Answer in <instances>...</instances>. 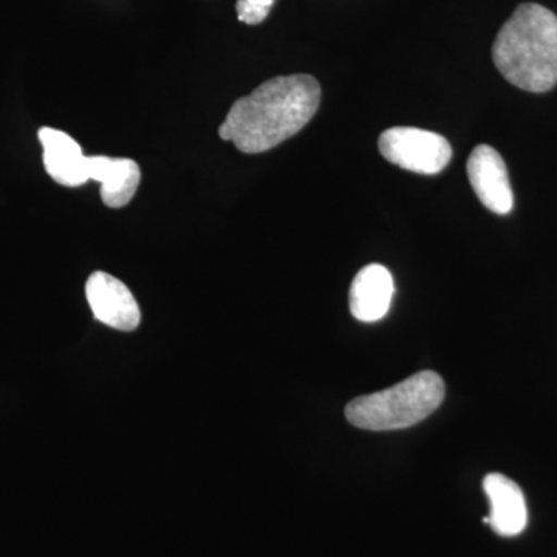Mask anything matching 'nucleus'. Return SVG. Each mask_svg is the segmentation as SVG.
Returning a JSON list of instances; mask_svg holds the SVG:
<instances>
[{
	"mask_svg": "<svg viewBox=\"0 0 557 557\" xmlns=\"http://www.w3.org/2000/svg\"><path fill=\"white\" fill-rule=\"evenodd\" d=\"M321 104V87L313 76H277L234 102L220 126V138L245 153L276 148L302 131Z\"/></svg>",
	"mask_w": 557,
	"mask_h": 557,
	"instance_id": "1",
	"label": "nucleus"
},
{
	"mask_svg": "<svg viewBox=\"0 0 557 557\" xmlns=\"http://www.w3.org/2000/svg\"><path fill=\"white\" fill-rule=\"evenodd\" d=\"M498 72L519 89L544 94L557 84V16L537 3H522L493 46Z\"/></svg>",
	"mask_w": 557,
	"mask_h": 557,
	"instance_id": "2",
	"label": "nucleus"
},
{
	"mask_svg": "<svg viewBox=\"0 0 557 557\" xmlns=\"http://www.w3.org/2000/svg\"><path fill=\"white\" fill-rule=\"evenodd\" d=\"M445 399V383L432 370L418 372L386 391L348 403L347 421L366 431H397L420 423Z\"/></svg>",
	"mask_w": 557,
	"mask_h": 557,
	"instance_id": "3",
	"label": "nucleus"
},
{
	"mask_svg": "<svg viewBox=\"0 0 557 557\" xmlns=\"http://www.w3.org/2000/svg\"><path fill=\"white\" fill-rule=\"evenodd\" d=\"M379 148L388 163L417 174H438L453 159L448 139L417 127H392L383 132Z\"/></svg>",
	"mask_w": 557,
	"mask_h": 557,
	"instance_id": "4",
	"label": "nucleus"
},
{
	"mask_svg": "<svg viewBox=\"0 0 557 557\" xmlns=\"http://www.w3.org/2000/svg\"><path fill=\"white\" fill-rule=\"evenodd\" d=\"M86 296L97 321L121 332H132L138 327L141 311L131 289L119 278L97 271L87 281Z\"/></svg>",
	"mask_w": 557,
	"mask_h": 557,
	"instance_id": "5",
	"label": "nucleus"
},
{
	"mask_svg": "<svg viewBox=\"0 0 557 557\" xmlns=\"http://www.w3.org/2000/svg\"><path fill=\"white\" fill-rule=\"evenodd\" d=\"M468 177L483 207L498 215H507L515 207L507 164L496 149L480 145L468 160Z\"/></svg>",
	"mask_w": 557,
	"mask_h": 557,
	"instance_id": "6",
	"label": "nucleus"
},
{
	"mask_svg": "<svg viewBox=\"0 0 557 557\" xmlns=\"http://www.w3.org/2000/svg\"><path fill=\"white\" fill-rule=\"evenodd\" d=\"M483 490L490 498L491 515L483 519L497 534L504 537L518 536L525 530L528 511L525 496L518 483L505 475L487 474Z\"/></svg>",
	"mask_w": 557,
	"mask_h": 557,
	"instance_id": "7",
	"label": "nucleus"
},
{
	"mask_svg": "<svg viewBox=\"0 0 557 557\" xmlns=\"http://www.w3.org/2000/svg\"><path fill=\"white\" fill-rule=\"evenodd\" d=\"M38 137L44 149V166L54 182L69 188L89 182L87 157L75 139L51 127H42Z\"/></svg>",
	"mask_w": 557,
	"mask_h": 557,
	"instance_id": "8",
	"label": "nucleus"
},
{
	"mask_svg": "<svg viewBox=\"0 0 557 557\" xmlns=\"http://www.w3.org/2000/svg\"><path fill=\"white\" fill-rule=\"evenodd\" d=\"M394 293V277L386 267L379 263L364 267L351 282V314L361 322L380 321L388 313Z\"/></svg>",
	"mask_w": 557,
	"mask_h": 557,
	"instance_id": "9",
	"label": "nucleus"
},
{
	"mask_svg": "<svg viewBox=\"0 0 557 557\" xmlns=\"http://www.w3.org/2000/svg\"><path fill=\"white\" fill-rule=\"evenodd\" d=\"M87 177L101 183V199L106 207L123 208L137 193L141 172L129 159L87 157Z\"/></svg>",
	"mask_w": 557,
	"mask_h": 557,
	"instance_id": "10",
	"label": "nucleus"
},
{
	"mask_svg": "<svg viewBox=\"0 0 557 557\" xmlns=\"http://www.w3.org/2000/svg\"><path fill=\"white\" fill-rule=\"evenodd\" d=\"M276 0H239L236 5L237 17L248 25H258L267 20Z\"/></svg>",
	"mask_w": 557,
	"mask_h": 557,
	"instance_id": "11",
	"label": "nucleus"
}]
</instances>
